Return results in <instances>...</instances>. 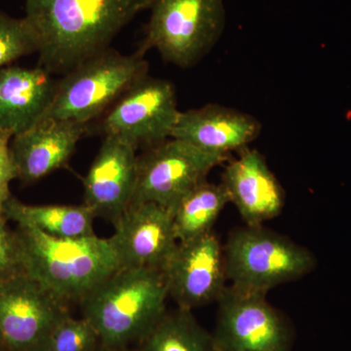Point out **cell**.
I'll return each instance as SVG.
<instances>
[{
	"instance_id": "1",
	"label": "cell",
	"mask_w": 351,
	"mask_h": 351,
	"mask_svg": "<svg viewBox=\"0 0 351 351\" xmlns=\"http://www.w3.org/2000/svg\"><path fill=\"white\" fill-rule=\"evenodd\" d=\"M152 0H25L38 66L66 75L108 49L113 39Z\"/></svg>"
},
{
	"instance_id": "2",
	"label": "cell",
	"mask_w": 351,
	"mask_h": 351,
	"mask_svg": "<svg viewBox=\"0 0 351 351\" xmlns=\"http://www.w3.org/2000/svg\"><path fill=\"white\" fill-rule=\"evenodd\" d=\"M167 298L160 269L119 267L80 306L101 345L134 348L162 318Z\"/></svg>"
},
{
	"instance_id": "3",
	"label": "cell",
	"mask_w": 351,
	"mask_h": 351,
	"mask_svg": "<svg viewBox=\"0 0 351 351\" xmlns=\"http://www.w3.org/2000/svg\"><path fill=\"white\" fill-rule=\"evenodd\" d=\"M16 232L22 246L25 274L66 306L80 304L119 269L108 239L96 234L60 239L22 226H17Z\"/></svg>"
},
{
	"instance_id": "4",
	"label": "cell",
	"mask_w": 351,
	"mask_h": 351,
	"mask_svg": "<svg viewBox=\"0 0 351 351\" xmlns=\"http://www.w3.org/2000/svg\"><path fill=\"white\" fill-rule=\"evenodd\" d=\"M147 75L149 63L142 53L124 55L108 48L58 80L56 93L44 119L89 124Z\"/></svg>"
},
{
	"instance_id": "5",
	"label": "cell",
	"mask_w": 351,
	"mask_h": 351,
	"mask_svg": "<svg viewBox=\"0 0 351 351\" xmlns=\"http://www.w3.org/2000/svg\"><path fill=\"white\" fill-rule=\"evenodd\" d=\"M223 253L230 286L265 295L311 274L316 265L311 251L262 226L230 233Z\"/></svg>"
},
{
	"instance_id": "6",
	"label": "cell",
	"mask_w": 351,
	"mask_h": 351,
	"mask_svg": "<svg viewBox=\"0 0 351 351\" xmlns=\"http://www.w3.org/2000/svg\"><path fill=\"white\" fill-rule=\"evenodd\" d=\"M138 52L156 49L164 61L191 68L218 43L226 25L223 0H152Z\"/></svg>"
},
{
	"instance_id": "7",
	"label": "cell",
	"mask_w": 351,
	"mask_h": 351,
	"mask_svg": "<svg viewBox=\"0 0 351 351\" xmlns=\"http://www.w3.org/2000/svg\"><path fill=\"white\" fill-rule=\"evenodd\" d=\"M228 156L202 151L170 138L138 156V176L132 203H156L173 212L189 191Z\"/></svg>"
},
{
	"instance_id": "8",
	"label": "cell",
	"mask_w": 351,
	"mask_h": 351,
	"mask_svg": "<svg viewBox=\"0 0 351 351\" xmlns=\"http://www.w3.org/2000/svg\"><path fill=\"white\" fill-rule=\"evenodd\" d=\"M180 113L174 84L147 75L108 108L101 130L145 151L172 138Z\"/></svg>"
},
{
	"instance_id": "9",
	"label": "cell",
	"mask_w": 351,
	"mask_h": 351,
	"mask_svg": "<svg viewBox=\"0 0 351 351\" xmlns=\"http://www.w3.org/2000/svg\"><path fill=\"white\" fill-rule=\"evenodd\" d=\"M265 294L226 287L213 336L219 351H290L292 329Z\"/></svg>"
},
{
	"instance_id": "10",
	"label": "cell",
	"mask_w": 351,
	"mask_h": 351,
	"mask_svg": "<svg viewBox=\"0 0 351 351\" xmlns=\"http://www.w3.org/2000/svg\"><path fill=\"white\" fill-rule=\"evenodd\" d=\"M68 306L32 277L0 281V336L8 351H44Z\"/></svg>"
},
{
	"instance_id": "11",
	"label": "cell",
	"mask_w": 351,
	"mask_h": 351,
	"mask_svg": "<svg viewBox=\"0 0 351 351\" xmlns=\"http://www.w3.org/2000/svg\"><path fill=\"white\" fill-rule=\"evenodd\" d=\"M161 271L168 297L186 311L218 302L228 287L223 246L213 232L178 243Z\"/></svg>"
},
{
	"instance_id": "12",
	"label": "cell",
	"mask_w": 351,
	"mask_h": 351,
	"mask_svg": "<svg viewBox=\"0 0 351 351\" xmlns=\"http://www.w3.org/2000/svg\"><path fill=\"white\" fill-rule=\"evenodd\" d=\"M108 239L119 267L162 269L178 246L173 212L156 203H132Z\"/></svg>"
},
{
	"instance_id": "13",
	"label": "cell",
	"mask_w": 351,
	"mask_h": 351,
	"mask_svg": "<svg viewBox=\"0 0 351 351\" xmlns=\"http://www.w3.org/2000/svg\"><path fill=\"white\" fill-rule=\"evenodd\" d=\"M137 176V149L114 136H105L83 178L84 204L114 225L132 204Z\"/></svg>"
},
{
	"instance_id": "14",
	"label": "cell",
	"mask_w": 351,
	"mask_h": 351,
	"mask_svg": "<svg viewBox=\"0 0 351 351\" xmlns=\"http://www.w3.org/2000/svg\"><path fill=\"white\" fill-rule=\"evenodd\" d=\"M221 184L246 226H263L282 213V186L256 149L239 151V156L226 165Z\"/></svg>"
},
{
	"instance_id": "15",
	"label": "cell",
	"mask_w": 351,
	"mask_h": 351,
	"mask_svg": "<svg viewBox=\"0 0 351 351\" xmlns=\"http://www.w3.org/2000/svg\"><path fill=\"white\" fill-rule=\"evenodd\" d=\"M89 124L44 119L13 136L11 157L17 179L25 184L38 181L68 164Z\"/></svg>"
},
{
	"instance_id": "16",
	"label": "cell",
	"mask_w": 351,
	"mask_h": 351,
	"mask_svg": "<svg viewBox=\"0 0 351 351\" xmlns=\"http://www.w3.org/2000/svg\"><path fill=\"white\" fill-rule=\"evenodd\" d=\"M262 123L253 115L219 104L180 113L172 138L217 156H230L256 140Z\"/></svg>"
},
{
	"instance_id": "17",
	"label": "cell",
	"mask_w": 351,
	"mask_h": 351,
	"mask_svg": "<svg viewBox=\"0 0 351 351\" xmlns=\"http://www.w3.org/2000/svg\"><path fill=\"white\" fill-rule=\"evenodd\" d=\"M58 80L41 66H6L0 69V131L13 136L45 117Z\"/></svg>"
},
{
	"instance_id": "18",
	"label": "cell",
	"mask_w": 351,
	"mask_h": 351,
	"mask_svg": "<svg viewBox=\"0 0 351 351\" xmlns=\"http://www.w3.org/2000/svg\"><path fill=\"white\" fill-rule=\"evenodd\" d=\"M7 221L36 228L51 237L78 239L92 237L97 218L87 205H27L11 196L4 208Z\"/></svg>"
},
{
	"instance_id": "19",
	"label": "cell",
	"mask_w": 351,
	"mask_h": 351,
	"mask_svg": "<svg viewBox=\"0 0 351 351\" xmlns=\"http://www.w3.org/2000/svg\"><path fill=\"white\" fill-rule=\"evenodd\" d=\"M230 196L223 184L207 180L189 191L173 210V226L178 242H188L213 232V226Z\"/></svg>"
},
{
	"instance_id": "20",
	"label": "cell",
	"mask_w": 351,
	"mask_h": 351,
	"mask_svg": "<svg viewBox=\"0 0 351 351\" xmlns=\"http://www.w3.org/2000/svg\"><path fill=\"white\" fill-rule=\"evenodd\" d=\"M135 351H219L212 332L201 326L193 311H166L162 318L134 348Z\"/></svg>"
},
{
	"instance_id": "21",
	"label": "cell",
	"mask_w": 351,
	"mask_h": 351,
	"mask_svg": "<svg viewBox=\"0 0 351 351\" xmlns=\"http://www.w3.org/2000/svg\"><path fill=\"white\" fill-rule=\"evenodd\" d=\"M100 345V337L89 321L68 313L51 332L44 351H93Z\"/></svg>"
},
{
	"instance_id": "22",
	"label": "cell",
	"mask_w": 351,
	"mask_h": 351,
	"mask_svg": "<svg viewBox=\"0 0 351 351\" xmlns=\"http://www.w3.org/2000/svg\"><path fill=\"white\" fill-rule=\"evenodd\" d=\"M38 51L36 39L25 18L0 11V69Z\"/></svg>"
},
{
	"instance_id": "23",
	"label": "cell",
	"mask_w": 351,
	"mask_h": 351,
	"mask_svg": "<svg viewBox=\"0 0 351 351\" xmlns=\"http://www.w3.org/2000/svg\"><path fill=\"white\" fill-rule=\"evenodd\" d=\"M25 274L24 257L19 237L0 219V281Z\"/></svg>"
},
{
	"instance_id": "24",
	"label": "cell",
	"mask_w": 351,
	"mask_h": 351,
	"mask_svg": "<svg viewBox=\"0 0 351 351\" xmlns=\"http://www.w3.org/2000/svg\"><path fill=\"white\" fill-rule=\"evenodd\" d=\"M13 135L9 132L0 131V219L4 217V208L10 199V182L17 179L10 152V142Z\"/></svg>"
},
{
	"instance_id": "25",
	"label": "cell",
	"mask_w": 351,
	"mask_h": 351,
	"mask_svg": "<svg viewBox=\"0 0 351 351\" xmlns=\"http://www.w3.org/2000/svg\"><path fill=\"white\" fill-rule=\"evenodd\" d=\"M93 351H135L134 348H112V346H107L101 345Z\"/></svg>"
},
{
	"instance_id": "26",
	"label": "cell",
	"mask_w": 351,
	"mask_h": 351,
	"mask_svg": "<svg viewBox=\"0 0 351 351\" xmlns=\"http://www.w3.org/2000/svg\"><path fill=\"white\" fill-rule=\"evenodd\" d=\"M0 351H8V350H7L5 343H4L3 339L1 338V336H0Z\"/></svg>"
}]
</instances>
